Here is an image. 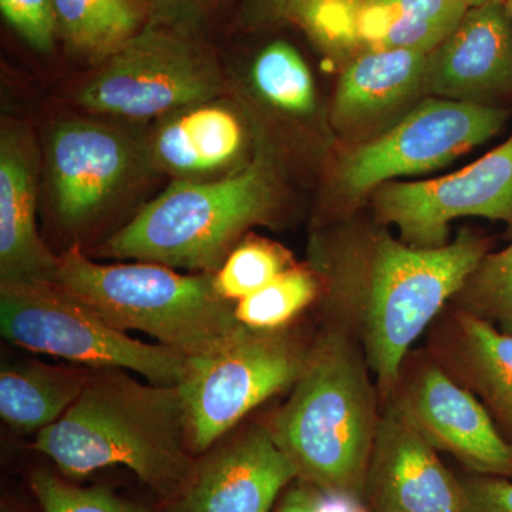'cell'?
<instances>
[{"label": "cell", "instance_id": "obj_1", "mask_svg": "<svg viewBox=\"0 0 512 512\" xmlns=\"http://www.w3.org/2000/svg\"><path fill=\"white\" fill-rule=\"evenodd\" d=\"M35 448L69 477L123 466L160 497L180 503L197 461L192 457L178 386L143 384L127 370H89L79 399Z\"/></svg>", "mask_w": 512, "mask_h": 512}, {"label": "cell", "instance_id": "obj_2", "mask_svg": "<svg viewBox=\"0 0 512 512\" xmlns=\"http://www.w3.org/2000/svg\"><path fill=\"white\" fill-rule=\"evenodd\" d=\"M369 373L359 340L336 322L311 345L291 396L268 424L298 478L333 497L365 495L380 416Z\"/></svg>", "mask_w": 512, "mask_h": 512}, {"label": "cell", "instance_id": "obj_3", "mask_svg": "<svg viewBox=\"0 0 512 512\" xmlns=\"http://www.w3.org/2000/svg\"><path fill=\"white\" fill-rule=\"evenodd\" d=\"M487 254V242L461 231L451 244L416 248L379 235L362 268L338 289V322L356 336L384 402L404 357Z\"/></svg>", "mask_w": 512, "mask_h": 512}, {"label": "cell", "instance_id": "obj_4", "mask_svg": "<svg viewBox=\"0 0 512 512\" xmlns=\"http://www.w3.org/2000/svg\"><path fill=\"white\" fill-rule=\"evenodd\" d=\"M53 284L121 332L140 330L184 356L217 348L242 325L210 272L183 275L150 262L101 265L73 247L59 256Z\"/></svg>", "mask_w": 512, "mask_h": 512}, {"label": "cell", "instance_id": "obj_5", "mask_svg": "<svg viewBox=\"0 0 512 512\" xmlns=\"http://www.w3.org/2000/svg\"><path fill=\"white\" fill-rule=\"evenodd\" d=\"M274 178L258 158L218 180H178L103 245V255L215 274L235 241L274 207Z\"/></svg>", "mask_w": 512, "mask_h": 512}, {"label": "cell", "instance_id": "obj_6", "mask_svg": "<svg viewBox=\"0 0 512 512\" xmlns=\"http://www.w3.org/2000/svg\"><path fill=\"white\" fill-rule=\"evenodd\" d=\"M0 330L20 348L89 369H121L178 386L187 356L130 338L52 282H0Z\"/></svg>", "mask_w": 512, "mask_h": 512}, {"label": "cell", "instance_id": "obj_7", "mask_svg": "<svg viewBox=\"0 0 512 512\" xmlns=\"http://www.w3.org/2000/svg\"><path fill=\"white\" fill-rule=\"evenodd\" d=\"M309 349L284 329L241 325L217 348L187 356L178 389L192 453L210 450L256 407L292 389Z\"/></svg>", "mask_w": 512, "mask_h": 512}, {"label": "cell", "instance_id": "obj_8", "mask_svg": "<svg viewBox=\"0 0 512 512\" xmlns=\"http://www.w3.org/2000/svg\"><path fill=\"white\" fill-rule=\"evenodd\" d=\"M221 89L211 57L174 26L147 23L79 93L84 109L151 119L208 103Z\"/></svg>", "mask_w": 512, "mask_h": 512}, {"label": "cell", "instance_id": "obj_9", "mask_svg": "<svg viewBox=\"0 0 512 512\" xmlns=\"http://www.w3.org/2000/svg\"><path fill=\"white\" fill-rule=\"evenodd\" d=\"M507 119V110L490 104L431 97L352 151L340 164V185L350 197H362L392 178L444 167L491 140Z\"/></svg>", "mask_w": 512, "mask_h": 512}, {"label": "cell", "instance_id": "obj_10", "mask_svg": "<svg viewBox=\"0 0 512 512\" xmlns=\"http://www.w3.org/2000/svg\"><path fill=\"white\" fill-rule=\"evenodd\" d=\"M377 215L416 248L447 244L448 224L483 217L512 227V136L476 163L437 180L386 183L375 194Z\"/></svg>", "mask_w": 512, "mask_h": 512}, {"label": "cell", "instance_id": "obj_11", "mask_svg": "<svg viewBox=\"0 0 512 512\" xmlns=\"http://www.w3.org/2000/svg\"><path fill=\"white\" fill-rule=\"evenodd\" d=\"M392 402L437 451L480 476L512 478V447L480 399L439 363L420 367Z\"/></svg>", "mask_w": 512, "mask_h": 512}, {"label": "cell", "instance_id": "obj_12", "mask_svg": "<svg viewBox=\"0 0 512 512\" xmlns=\"http://www.w3.org/2000/svg\"><path fill=\"white\" fill-rule=\"evenodd\" d=\"M363 500L373 512H467L463 481L392 400L379 416Z\"/></svg>", "mask_w": 512, "mask_h": 512}, {"label": "cell", "instance_id": "obj_13", "mask_svg": "<svg viewBox=\"0 0 512 512\" xmlns=\"http://www.w3.org/2000/svg\"><path fill=\"white\" fill-rule=\"evenodd\" d=\"M136 160V147L116 128L89 120L57 124L47 165L59 220L73 228L93 221L126 187Z\"/></svg>", "mask_w": 512, "mask_h": 512}, {"label": "cell", "instance_id": "obj_14", "mask_svg": "<svg viewBox=\"0 0 512 512\" xmlns=\"http://www.w3.org/2000/svg\"><path fill=\"white\" fill-rule=\"evenodd\" d=\"M298 471L268 426L252 427L197 464L183 512H269Z\"/></svg>", "mask_w": 512, "mask_h": 512}, {"label": "cell", "instance_id": "obj_15", "mask_svg": "<svg viewBox=\"0 0 512 512\" xmlns=\"http://www.w3.org/2000/svg\"><path fill=\"white\" fill-rule=\"evenodd\" d=\"M424 92L481 104L512 92V25L505 3L467 10L427 55Z\"/></svg>", "mask_w": 512, "mask_h": 512}, {"label": "cell", "instance_id": "obj_16", "mask_svg": "<svg viewBox=\"0 0 512 512\" xmlns=\"http://www.w3.org/2000/svg\"><path fill=\"white\" fill-rule=\"evenodd\" d=\"M37 160L32 138L16 124L0 137V276L2 282H55L59 256L36 228Z\"/></svg>", "mask_w": 512, "mask_h": 512}, {"label": "cell", "instance_id": "obj_17", "mask_svg": "<svg viewBox=\"0 0 512 512\" xmlns=\"http://www.w3.org/2000/svg\"><path fill=\"white\" fill-rule=\"evenodd\" d=\"M437 363L476 394L512 447V336L457 311L439 342Z\"/></svg>", "mask_w": 512, "mask_h": 512}, {"label": "cell", "instance_id": "obj_18", "mask_svg": "<svg viewBox=\"0 0 512 512\" xmlns=\"http://www.w3.org/2000/svg\"><path fill=\"white\" fill-rule=\"evenodd\" d=\"M244 141L231 110L208 103L171 114L151 143V158L178 180H197L234 163Z\"/></svg>", "mask_w": 512, "mask_h": 512}, {"label": "cell", "instance_id": "obj_19", "mask_svg": "<svg viewBox=\"0 0 512 512\" xmlns=\"http://www.w3.org/2000/svg\"><path fill=\"white\" fill-rule=\"evenodd\" d=\"M427 55L407 49L369 50L340 77L333 116L340 127L365 126L424 92Z\"/></svg>", "mask_w": 512, "mask_h": 512}, {"label": "cell", "instance_id": "obj_20", "mask_svg": "<svg viewBox=\"0 0 512 512\" xmlns=\"http://www.w3.org/2000/svg\"><path fill=\"white\" fill-rule=\"evenodd\" d=\"M89 370L43 363L3 366L0 373V416L19 431H42L62 419L79 399Z\"/></svg>", "mask_w": 512, "mask_h": 512}, {"label": "cell", "instance_id": "obj_21", "mask_svg": "<svg viewBox=\"0 0 512 512\" xmlns=\"http://www.w3.org/2000/svg\"><path fill=\"white\" fill-rule=\"evenodd\" d=\"M62 37L70 52L101 64L150 20V6L137 0H53Z\"/></svg>", "mask_w": 512, "mask_h": 512}, {"label": "cell", "instance_id": "obj_22", "mask_svg": "<svg viewBox=\"0 0 512 512\" xmlns=\"http://www.w3.org/2000/svg\"><path fill=\"white\" fill-rule=\"evenodd\" d=\"M252 80L259 94L278 109L305 114L315 107L311 70L289 43L278 40L266 46L252 66Z\"/></svg>", "mask_w": 512, "mask_h": 512}, {"label": "cell", "instance_id": "obj_23", "mask_svg": "<svg viewBox=\"0 0 512 512\" xmlns=\"http://www.w3.org/2000/svg\"><path fill=\"white\" fill-rule=\"evenodd\" d=\"M458 311L512 336V242L487 252L454 296Z\"/></svg>", "mask_w": 512, "mask_h": 512}, {"label": "cell", "instance_id": "obj_24", "mask_svg": "<svg viewBox=\"0 0 512 512\" xmlns=\"http://www.w3.org/2000/svg\"><path fill=\"white\" fill-rule=\"evenodd\" d=\"M318 291L319 282L312 272L289 268L258 292L237 302L235 318L252 329H284L311 305Z\"/></svg>", "mask_w": 512, "mask_h": 512}, {"label": "cell", "instance_id": "obj_25", "mask_svg": "<svg viewBox=\"0 0 512 512\" xmlns=\"http://www.w3.org/2000/svg\"><path fill=\"white\" fill-rule=\"evenodd\" d=\"M289 269V256L278 245L252 238L237 245L214 274L215 288L229 302L258 292Z\"/></svg>", "mask_w": 512, "mask_h": 512}, {"label": "cell", "instance_id": "obj_26", "mask_svg": "<svg viewBox=\"0 0 512 512\" xmlns=\"http://www.w3.org/2000/svg\"><path fill=\"white\" fill-rule=\"evenodd\" d=\"M32 488L43 512H151L106 488L74 487L46 471L33 474Z\"/></svg>", "mask_w": 512, "mask_h": 512}, {"label": "cell", "instance_id": "obj_27", "mask_svg": "<svg viewBox=\"0 0 512 512\" xmlns=\"http://www.w3.org/2000/svg\"><path fill=\"white\" fill-rule=\"evenodd\" d=\"M360 0H301L288 15L320 43L333 49H352L357 43L356 18Z\"/></svg>", "mask_w": 512, "mask_h": 512}, {"label": "cell", "instance_id": "obj_28", "mask_svg": "<svg viewBox=\"0 0 512 512\" xmlns=\"http://www.w3.org/2000/svg\"><path fill=\"white\" fill-rule=\"evenodd\" d=\"M3 18L30 47L49 53L59 37L53 0H0Z\"/></svg>", "mask_w": 512, "mask_h": 512}, {"label": "cell", "instance_id": "obj_29", "mask_svg": "<svg viewBox=\"0 0 512 512\" xmlns=\"http://www.w3.org/2000/svg\"><path fill=\"white\" fill-rule=\"evenodd\" d=\"M463 487L467 512H512V478L476 474Z\"/></svg>", "mask_w": 512, "mask_h": 512}, {"label": "cell", "instance_id": "obj_30", "mask_svg": "<svg viewBox=\"0 0 512 512\" xmlns=\"http://www.w3.org/2000/svg\"><path fill=\"white\" fill-rule=\"evenodd\" d=\"M204 0H153L150 6V20L154 25L174 26L177 20L188 18L200 8Z\"/></svg>", "mask_w": 512, "mask_h": 512}, {"label": "cell", "instance_id": "obj_31", "mask_svg": "<svg viewBox=\"0 0 512 512\" xmlns=\"http://www.w3.org/2000/svg\"><path fill=\"white\" fill-rule=\"evenodd\" d=\"M276 512H322V500L316 488L302 483L284 495Z\"/></svg>", "mask_w": 512, "mask_h": 512}, {"label": "cell", "instance_id": "obj_32", "mask_svg": "<svg viewBox=\"0 0 512 512\" xmlns=\"http://www.w3.org/2000/svg\"><path fill=\"white\" fill-rule=\"evenodd\" d=\"M301 0H254L252 9L258 16H278L288 13L295 3Z\"/></svg>", "mask_w": 512, "mask_h": 512}, {"label": "cell", "instance_id": "obj_33", "mask_svg": "<svg viewBox=\"0 0 512 512\" xmlns=\"http://www.w3.org/2000/svg\"><path fill=\"white\" fill-rule=\"evenodd\" d=\"M468 9L480 8V6L494 5V3H504L505 0H463Z\"/></svg>", "mask_w": 512, "mask_h": 512}, {"label": "cell", "instance_id": "obj_34", "mask_svg": "<svg viewBox=\"0 0 512 512\" xmlns=\"http://www.w3.org/2000/svg\"><path fill=\"white\" fill-rule=\"evenodd\" d=\"M505 8H507L508 16H510L512 25V0H505Z\"/></svg>", "mask_w": 512, "mask_h": 512}, {"label": "cell", "instance_id": "obj_35", "mask_svg": "<svg viewBox=\"0 0 512 512\" xmlns=\"http://www.w3.org/2000/svg\"><path fill=\"white\" fill-rule=\"evenodd\" d=\"M137 2H141L144 3V5L151 6V2H153V0H137Z\"/></svg>", "mask_w": 512, "mask_h": 512}]
</instances>
